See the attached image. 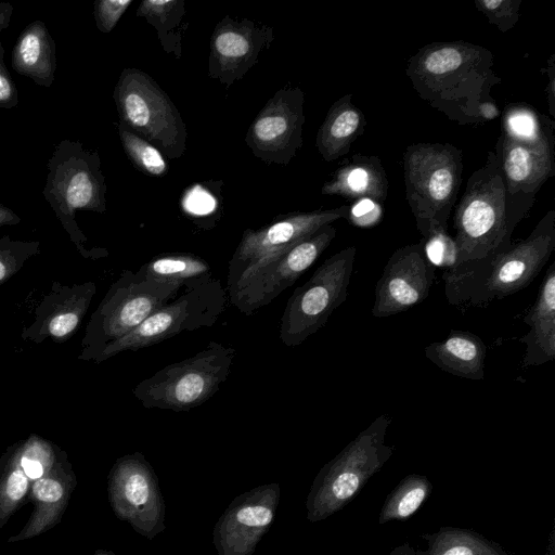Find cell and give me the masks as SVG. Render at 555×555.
Segmentation results:
<instances>
[{
	"label": "cell",
	"mask_w": 555,
	"mask_h": 555,
	"mask_svg": "<svg viewBox=\"0 0 555 555\" xmlns=\"http://www.w3.org/2000/svg\"><path fill=\"white\" fill-rule=\"evenodd\" d=\"M21 222V217L10 207L0 203V227L16 225Z\"/></svg>",
	"instance_id": "b9f144b4"
},
{
	"label": "cell",
	"mask_w": 555,
	"mask_h": 555,
	"mask_svg": "<svg viewBox=\"0 0 555 555\" xmlns=\"http://www.w3.org/2000/svg\"><path fill=\"white\" fill-rule=\"evenodd\" d=\"M366 118L348 93L335 101L318 130L315 146L322 158L333 162L349 153L352 143L364 133Z\"/></svg>",
	"instance_id": "484cf974"
},
{
	"label": "cell",
	"mask_w": 555,
	"mask_h": 555,
	"mask_svg": "<svg viewBox=\"0 0 555 555\" xmlns=\"http://www.w3.org/2000/svg\"><path fill=\"white\" fill-rule=\"evenodd\" d=\"M474 3L501 33L512 29L520 18L521 0H475Z\"/></svg>",
	"instance_id": "d590c367"
},
{
	"label": "cell",
	"mask_w": 555,
	"mask_h": 555,
	"mask_svg": "<svg viewBox=\"0 0 555 555\" xmlns=\"http://www.w3.org/2000/svg\"><path fill=\"white\" fill-rule=\"evenodd\" d=\"M13 7L9 2H0V34L3 29L9 27Z\"/></svg>",
	"instance_id": "7bdbcfd3"
},
{
	"label": "cell",
	"mask_w": 555,
	"mask_h": 555,
	"mask_svg": "<svg viewBox=\"0 0 555 555\" xmlns=\"http://www.w3.org/2000/svg\"><path fill=\"white\" fill-rule=\"evenodd\" d=\"M11 65L38 86H52L56 69L55 41L43 22L34 21L21 31L12 49Z\"/></svg>",
	"instance_id": "d4e9b609"
},
{
	"label": "cell",
	"mask_w": 555,
	"mask_h": 555,
	"mask_svg": "<svg viewBox=\"0 0 555 555\" xmlns=\"http://www.w3.org/2000/svg\"><path fill=\"white\" fill-rule=\"evenodd\" d=\"M500 115L501 112L492 98L482 100L477 105L476 117L479 124L493 120Z\"/></svg>",
	"instance_id": "60d3db41"
},
{
	"label": "cell",
	"mask_w": 555,
	"mask_h": 555,
	"mask_svg": "<svg viewBox=\"0 0 555 555\" xmlns=\"http://www.w3.org/2000/svg\"><path fill=\"white\" fill-rule=\"evenodd\" d=\"M122 149L133 166L151 177H164L168 172L165 155L152 143L126 128L117 126Z\"/></svg>",
	"instance_id": "1f68e13d"
},
{
	"label": "cell",
	"mask_w": 555,
	"mask_h": 555,
	"mask_svg": "<svg viewBox=\"0 0 555 555\" xmlns=\"http://www.w3.org/2000/svg\"><path fill=\"white\" fill-rule=\"evenodd\" d=\"M430 489V482L425 476H406L385 502L379 514V522L406 519L418 509Z\"/></svg>",
	"instance_id": "4dcf8cb0"
},
{
	"label": "cell",
	"mask_w": 555,
	"mask_h": 555,
	"mask_svg": "<svg viewBox=\"0 0 555 555\" xmlns=\"http://www.w3.org/2000/svg\"><path fill=\"white\" fill-rule=\"evenodd\" d=\"M357 248L348 246L325 259L289 296L279 326L287 347L301 345L322 328L348 297Z\"/></svg>",
	"instance_id": "30bf717a"
},
{
	"label": "cell",
	"mask_w": 555,
	"mask_h": 555,
	"mask_svg": "<svg viewBox=\"0 0 555 555\" xmlns=\"http://www.w3.org/2000/svg\"><path fill=\"white\" fill-rule=\"evenodd\" d=\"M47 168L42 194L69 240L83 258L106 257L107 249L86 246L88 238L76 220L78 210L106 211V183L99 153L85 149L79 141L64 139L55 145Z\"/></svg>",
	"instance_id": "3957f363"
},
{
	"label": "cell",
	"mask_w": 555,
	"mask_h": 555,
	"mask_svg": "<svg viewBox=\"0 0 555 555\" xmlns=\"http://www.w3.org/2000/svg\"><path fill=\"white\" fill-rule=\"evenodd\" d=\"M132 2V0L94 1L93 14L96 28L103 34L111 33Z\"/></svg>",
	"instance_id": "8d00e7d4"
},
{
	"label": "cell",
	"mask_w": 555,
	"mask_h": 555,
	"mask_svg": "<svg viewBox=\"0 0 555 555\" xmlns=\"http://www.w3.org/2000/svg\"><path fill=\"white\" fill-rule=\"evenodd\" d=\"M455 264L506 250L513 244L505 208V191L492 151L466 182L454 206Z\"/></svg>",
	"instance_id": "5b68a950"
},
{
	"label": "cell",
	"mask_w": 555,
	"mask_h": 555,
	"mask_svg": "<svg viewBox=\"0 0 555 555\" xmlns=\"http://www.w3.org/2000/svg\"><path fill=\"white\" fill-rule=\"evenodd\" d=\"M494 56L472 42L439 41L420 48L405 68L413 89L448 119L460 125L479 124L476 108L492 98L502 79L494 72Z\"/></svg>",
	"instance_id": "6da1fadb"
},
{
	"label": "cell",
	"mask_w": 555,
	"mask_h": 555,
	"mask_svg": "<svg viewBox=\"0 0 555 555\" xmlns=\"http://www.w3.org/2000/svg\"><path fill=\"white\" fill-rule=\"evenodd\" d=\"M529 331L519 341L526 346L521 366H537L555 358V263H552L539 294L524 317Z\"/></svg>",
	"instance_id": "603a6c76"
},
{
	"label": "cell",
	"mask_w": 555,
	"mask_h": 555,
	"mask_svg": "<svg viewBox=\"0 0 555 555\" xmlns=\"http://www.w3.org/2000/svg\"><path fill=\"white\" fill-rule=\"evenodd\" d=\"M21 441L10 446L0 457V529L27 501L30 480L20 463Z\"/></svg>",
	"instance_id": "f546056e"
},
{
	"label": "cell",
	"mask_w": 555,
	"mask_h": 555,
	"mask_svg": "<svg viewBox=\"0 0 555 555\" xmlns=\"http://www.w3.org/2000/svg\"><path fill=\"white\" fill-rule=\"evenodd\" d=\"M321 193L383 205L388 194V180L382 160L375 155H351L332 172Z\"/></svg>",
	"instance_id": "7402d4cb"
},
{
	"label": "cell",
	"mask_w": 555,
	"mask_h": 555,
	"mask_svg": "<svg viewBox=\"0 0 555 555\" xmlns=\"http://www.w3.org/2000/svg\"><path fill=\"white\" fill-rule=\"evenodd\" d=\"M555 249V210L550 209L529 235L506 250L444 269L447 300L457 309L483 308L522 291L539 275Z\"/></svg>",
	"instance_id": "7a4b0ae2"
},
{
	"label": "cell",
	"mask_w": 555,
	"mask_h": 555,
	"mask_svg": "<svg viewBox=\"0 0 555 555\" xmlns=\"http://www.w3.org/2000/svg\"><path fill=\"white\" fill-rule=\"evenodd\" d=\"M554 119L527 103H509L501 113V133L513 141L535 145L555 140Z\"/></svg>",
	"instance_id": "f1b7e54d"
},
{
	"label": "cell",
	"mask_w": 555,
	"mask_h": 555,
	"mask_svg": "<svg viewBox=\"0 0 555 555\" xmlns=\"http://www.w3.org/2000/svg\"><path fill=\"white\" fill-rule=\"evenodd\" d=\"M113 98L119 122L157 147L167 158H180L186 150V126L158 83L138 68L122 69Z\"/></svg>",
	"instance_id": "9c48e42d"
},
{
	"label": "cell",
	"mask_w": 555,
	"mask_h": 555,
	"mask_svg": "<svg viewBox=\"0 0 555 555\" xmlns=\"http://www.w3.org/2000/svg\"><path fill=\"white\" fill-rule=\"evenodd\" d=\"M492 152L504 184L507 223L514 232L542 185L555 175V140L529 145L501 133Z\"/></svg>",
	"instance_id": "4fadbf2b"
},
{
	"label": "cell",
	"mask_w": 555,
	"mask_h": 555,
	"mask_svg": "<svg viewBox=\"0 0 555 555\" xmlns=\"http://www.w3.org/2000/svg\"><path fill=\"white\" fill-rule=\"evenodd\" d=\"M305 93L300 87L279 89L247 129L245 142L267 164L286 166L302 146Z\"/></svg>",
	"instance_id": "5bb4252c"
},
{
	"label": "cell",
	"mask_w": 555,
	"mask_h": 555,
	"mask_svg": "<svg viewBox=\"0 0 555 555\" xmlns=\"http://www.w3.org/2000/svg\"><path fill=\"white\" fill-rule=\"evenodd\" d=\"M435 278L436 266L427 257L424 240L397 248L376 283L373 317H391L423 302Z\"/></svg>",
	"instance_id": "e0dca14e"
},
{
	"label": "cell",
	"mask_w": 555,
	"mask_h": 555,
	"mask_svg": "<svg viewBox=\"0 0 555 555\" xmlns=\"http://www.w3.org/2000/svg\"><path fill=\"white\" fill-rule=\"evenodd\" d=\"M336 228L326 224L298 242L258 270L230 301L245 315L272 302L292 286L323 254L336 236Z\"/></svg>",
	"instance_id": "2e32d148"
},
{
	"label": "cell",
	"mask_w": 555,
	"mask_h": 555,
	"mask_svg": "<svg viewBox=\"0 0 555 555\" xmlns=\"http://www.w3.org/2000/svg\"><path fill=\"white\" fill-rule=\"evenodd\" d=\"M77 478L65 451L60 450L53 467L30 485L27 501L33 513L22 530L8 539L18 542L40 535L55 527L62 519Z\"/></svg>",
	"instance_id": "44dd1931"
},
{
	"label": "cell",
	"mask_w": 555,
	"mask_h": 555,
	"mask_svg": "<svg viewBox=\"0 0 555 555\" xmlns=\"http://www.w3.org/2000/svg\"><path fill=\"white\" fill-rule=\"evenodd\" d=\"M186 14L183 0H143L137 9V17L144 18L156 31L163 50L180 59L182 36L188 27L183 24Z\"/></svg>",
	"instance_id": "83f0119b"
},
{
	"label": "cell",
	"mask_w": 555,
	"mask_h": 555,
	"mask_svg": "<svg viewBox=\"0 0 555 555\" xmlns=\"http://www.w3.org/2000/svg\"><path fill=\"white\" fill-rule=\"evenodd\" d=\"M4 49L0 40V108H12L18 104L17 88L4 64Z\"/></svg>",
	"instance_id": "f35d334b"
},
{
	"label": "cell",
	"mask_w": 555,
	"mask_h": 555,
	"mask_svg": "<svg viewBox=\"0 0 555 555\" xmlns=\"http://www.w3.org/2000/svg\"><path fill=\"white\" fill-rule=\"evenodd\" d=\"M274 40L273 27L224 16L210 37L208 75L225 88L242 79Z\"/></svg>",
	"instance_id": "ac0fdd59"
},
{
	"label": "cell",
	"mask_w": 555,
	"mask_h": 555,
	"mask_svg": "<svg viewBox=\"0 0 555 555\" xmlns=\"http://www.w3.org/2000/svg\"><path fill=\"white\" fill-rule=\"evenodd\" d=\"M425 357L440 370L457 377L480 380L485 377L487 346L467 331H451L442 340L425 347Z\"/></svg>",
	"instance_id": "cb8c5ba5"
},
{
	"label": "cell",
	"mask_w": 555,
	"mask_h": 555,
	"mask_svg": "<svg viewBox=\"0 0 555 555\" xmlns=\"http://www.w3.org/2000/svg\"><path fill=\"white\" fill-rule=\"evenodd\" d=\"M183 291L124 270L91 314L78 360L95 361L103 349L140 325Z\"/></svg>",
	"instance_id": "ba28073f"
},
{
	"label": "cell",
	"mask_w": 555,
	"mask_h": 555,
	"mask_svg": "<svg viewBox=\"0 0 555 555\" xmlns=\"http://www.w3.org/2000/svg\"><path fill=\"white\" fill-rule=\"evenodd\" d=\"M138 272L151 280L192 288L214 279L210 264L191 253H165L142 264Z\"/></svg>",
	"instance_id": "4316f807"
},
{
	"label": "cell",
	"mask_w": 555,
	"mask_h": 555,
	"mask_svg": "<svg viewBox=\"0 0 555 555\" xmlns=\"http://www.w3.org/2000/svg\"><path fill=\"white\" fill-rule=\"evenodd\" d=\"M428 555H501L487 540L470 531L443 528L434 535Z\"/></svg>",
	"instance_id": "d6a6232c"
},
{
	"label": "cell",
	"mask_w": 555,
	"mask_h": 555,
	"mask_svg": "<svg viewBox=\"0 0 555 555\" xmlns=\"http://www.w3.org/2000/svg\"><path fill=\"white\" fill-rule=\"evenodd\" d=\"M60 450L36 434L21 440L20 463L30 482L41 478L53 467Z\"/></svg>",
	"instance_id": "836d02e7"
},
{
	"label": "cell",
	"mask_w": 555,
	"mask_h": 555,
	"mask_svg": "<svg viewBox=\"0 0 555 555\" xmlns=\"http://www.w3.org/2000/svg\"><path fill=\"white\" fill-rule=\"evenodd\" d=\"M95 293L96 284L92 281L72 285L53 282L35 309L34 322L23 328L22 339L34 344L48 338L67 340L80 326Z\"/></svg>",
	"instance_id": "ffe728a7"
},
{
	"label": "cell",
	"mask_w": 555,
	"mask_h": 555,
	"mask_svg": "<svg viewBox=\"0 0 555 555\" xmlns=\"http://www.w3.org/2000/svg\"><path fill=\"white\" fill-rule=\"evenodd\" d=\"M94 555H114V554H112V553H109V552H106V551H102V550H100V551H96V552L94 553Z\"/></svg>",
	"instance_id": "ee69618b"
},
{
	"label": "cell",
	"mask_w": 555,
	"mask_h": 555,
	"mask_svg": "<svg viewBox=\"0 0 555 555\" xmlns=\"http://www.w3.org/2000/svg\"><path fill=\"white\" fill-rule=\"evenodd\" d=\"M391 417L377 416L319 473L307 500L308 518L322 520L343 508L389 460L385 443Z\"/></svg>",
	"instance_id": "8992f818"
},
{
	"label": "cell",
	"mask_w": 555,
	"mask_h": 555,
	"mask_svg": "<svg viewBox=\"0 0 555 555\" xmlns=\"http://www.w3.org/2000/svg\"><path fill=\"white\" fill-rule=\"evenodd\" d=\"M280 498L278 485L262 486L237 496L214 530L219 555H251L270 528Z\"/></svg>",
	"instance_id": "d6986e66"
},
{
	"label": "cell",
	"mask_w": 555,
	"mask_h": 555,
	"mask_svg": "<svg viewBox=\"0 0 555 555\" xmlns=\"http://www.w3.org/2000/svg\"><path fill=\"white\" fill-rule=\"evenodd\" d=\"M402 163L406 202L423 240L446 234L462 184V150L450 143H414L405 147Z\"/></svg>",
	"instance_id": "277c9868"
},
{
	"label": "cell",
	"mask_w": 555,
	"mask_h": 555,
	"mask_svg": "<svg viewBox=\"0 0 555 555\" xmlns=\"http://www.w3.org/2000/svg\"><path fill=\"white\" fill-rule=\"evenodd\" d=\"M546 74L545 93L551 118L555 115V54H551L546 67L542 69Z\"/></svg>",
	"instance_id": "ab89813d"
},
{
	"label": "cell",
	"mask_w": 555,
	"mask_h": 555,
	"mask_svg": "<svg viewBox=\"0 0 555 555\" xmlns=\"http://www.w3.org/2000/svg\"><path fill=\"white\" fill-rule=\"evenodd\" d=\"M402 555H405V554H402Z\"/></svg>",
	"instance_id": "f6af8a7d"
},
{
	"label": "cell",
	"mask_w": 555,
	"mask_h": 555,
	"mask_svg": "<svg viewBox=\"0 0 555 555\" xmlns=\"http://www.w3.org/2000/svg\"><path fill=\"white\" fill-rule=\"evenodd\" d=\"M425 250L434 266H444L448 269L455 263L453 238L447 233L425 241Z\"/></svg>",
	"instance_id": "74e56055"
},
{
	"label": "cell",
	"mask_w": 555,
	"mask_h": 555,
	"mask_svg": "<svg viewBox=\"0 0 555 555\" xmlns=\"http://www.w3.org/2000/svg\"><path fill=\"white\" fill-rule=\"evenodd\" d=\"M156 476L140 452L119 457L108 475V498L115 514L153 538L164 528V504Z\"/></svg>",
	"instance_id": "9a60e30c"
},
{
	"label": "cell",
	"mask_w": 555,
	"mask_h": 555,
	"mask_svg": "<svg viewBox=\"0 0 555 555\" xmlns=\"http://www.w3.org/2000/svg\"><path fill=\"white\" fill-rule=\"evenodd\" d=\"M40 253L38 241H16L0 237V286L15 275L28 259Z\"/></svg>",
	"instance_id": "e575fe53"
},
{
	"label": "cell",
	"mask_w": 555,
	"mask_h": 555,
	"mask_svg": "<svg viewBox=\"0 0 555 555\" xmlns=\"http://www.w3.org/2000/svg\"><path fill=\"white\" fill-rule=\"evenodd\" d=\"M349 206L280 217L259 229H246L228 266V293L232 299L249 279L275 257L326 224L347 218Z\"/></svg>",
	"instance_id": "7c38bea8"
},
{
	"label": "cell",
	"mask_w": 555,
	"mask_h": 555,
	"mask_svg": "<svg viewBox=\"0 0 555 555\" xmlns=\"http://www.w3.org/2000/svg\"><path fill=\"white\" fill-rule=\"evenodd\" d=\"M235 349L219 341L158 370L132 390L146 409L189 412L208 401L227 380Z\"/></svg>",
	"instance_id": "52a82bcc"
},
{
	"label": "cell",
	"mask_w": 555,
	"mask_h": 555,
	"mask_svg": "<svg viewBox=\"0 0 555 555\" xmlns=\"http://www.w3.org/2000/svg\"><path fill=\"white\" fill-rule=\"evenodd\" d=\"M227 300V292L216 278L184 288L130 333L106 346L94 362L101 363L122 351H137L159 344L184 331L211 327L224 312Z\"/></svg>",
	"instance_id": "8fae6325"
}]
</instances>
